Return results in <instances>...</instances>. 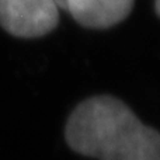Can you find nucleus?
Masks as SVG:
<instances>
[{
    "instance_id": "nucleus-1",
    "label": "nucleus",
    "mask_w": 160,
    "mask_h": 160,
    "mask_svg": "<svg viewBox=\"0 0 160 160\" xmlns=\"http://www.w3.org/2000/svg\"><path fill=\"white\" fill-rule=\"evenodd\" d=\"M73 152L98 160H160V135L108 94L79 102L65 127Z\"/></svg>"
},
{
    "instance_id": "nucleus-2",
    "label": "nucleus",
    "mask_w": 160,
    "mask_h": 160,
    "mask_svg": "<svg viewBox=\"0 0 160 160\" xmlns=\"http://www.w3.org/2000/svg\"><path fill=\"white\" fill-rule=\"evenodd\" d=\"M59 24L53 0H0V27L17 38H41Z\"/></svg>"
},
{
    "instance_id": "nucleus-3",
    "label": "nucleus",
    "mask_w": 160,
    "mask_h": 160,
    "mask_svg": "<svg viewBox=\"0 0 160 160\" xmlns=\"http://www.w3.org/2000/svg\"><path fill=\"white\" fill-rule=\"evenodd\" d=\"M135 0H65L62 10L90 30H107L131 14Z\"/></svg>"
},
{
    "instance_id": "nucleus-4",
    "label": "nucleus",
    "mask_w": 160,
    "mask_h": 160,
    "mask_svg": "<svg viewBox=\"0 0 160 160\" xmlns=\"http://www.w3.org/2000/svg\"><path fill=\"white\" fill-rule=\"evenodd\" d=\"M53 2H55V4L58 6V8H63V4H65V0H53Z\"/></svg>"
},
{
    "instance_id": "nucleus-5",
    "label": "nucleus",
    "mask_w": 160,
    "mask_h": 160,
    "mask_svg": "<svg viewBox=\"0 0 160 160\" xmlns=\"http://www.w3.org/2000/svg\"><path fill=\"white\" fill-rule=\"evenodd\" d=\"M159 3H160V0H156V3H155V6H156V14H160V10H159Z\"/></svg>"
}]
</instances>
